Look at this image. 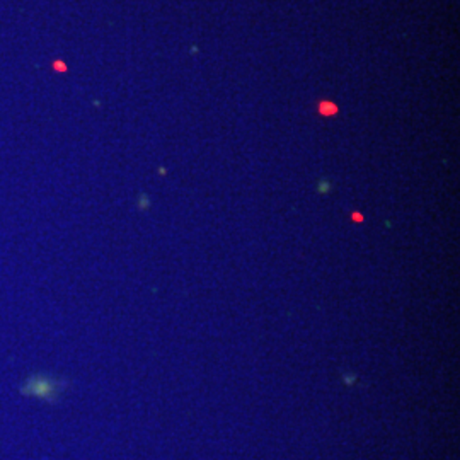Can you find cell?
<instances>
[{
  "instance_id": "6da1fadb",
  "label": "cell",
  "mask_w": 460,
  "mask_h": 460,
  "mask_svg": "<svg viewBox=\"0 0 460 460\" xmlns=\"http://www.w3.org/2000/svg\"><path fill=\"white\" fill-rule=\"evenodd\" d=\"M338 110H336V106L334 104H331V102H321V113L323 115H334Z\"/></svg>"
}]
</instances>
